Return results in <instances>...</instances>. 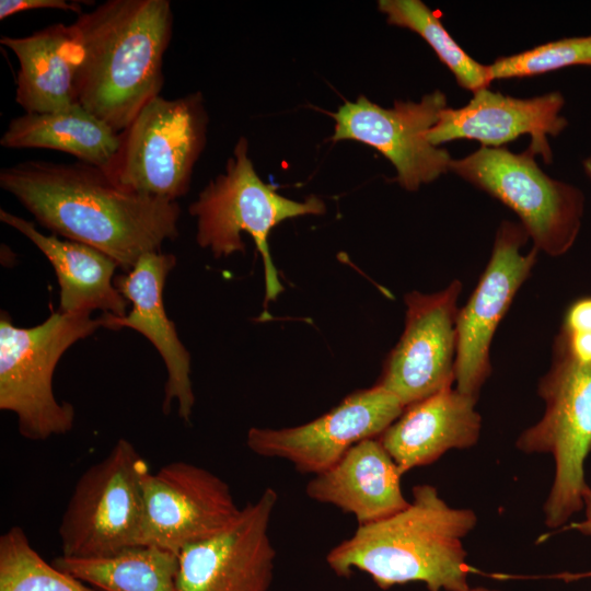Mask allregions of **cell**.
<instances>
[{
    "label": "cell",
    "mask_w": 591,
    "mask_h": 591,
    "mask_svg": "<svg viewBox=\"0 0 591 591\" xmlns=\"http://www.w3.org/2000/svg\"><path fill=\"white\" fill-rule=\"evenodd\" d=\"M404 409L395 395L375 384L351 393L306 424L281 429L253 427L246 444L259 456L287 460L298 472L316 475L355 444L382 434Z\"/></svg>",
    "instance_id": "obj_12"
},
{
    "label": "cell",
    "mask_w": 591,
    "mask_h": 591,
    "mask_svg": "<svg viewBox=\"0 0 591 591\" xmlns=\"http://www.w3.org/2000/svg\"><path fill=\"white\" fill-rule=\"evenodd\" d=\"M477 398L447 387L412 404L378 437L402 475L437 461L451 449L475 445L482 417Z\"/></svg>",
    "instance_id": "obj_18"
},
{
    "label": "cell",
    "mask_w": 591,
    "mask_h": 591,
    "mask_svg": "<svg viewBox=\"0 0 591 591\" xmlns=\"http://www.w3.org/2000/svg\"><path fill=\"white\" fill-rule=\"evenodd\" d=\"M8 149H51L107 171L120 147V134L79 103L48 113L12 118L0 138Z\"/></svg>",
    "instance_id": "obj_22"
},
{
    "label": "cell",
    "mask_w": 591,
    "mask_h": 591,
    "mask_svg": "<svg viewBox=\"0 0 591 591\" xmlns=\"http://www.w3.org/2000/svg\"><path fill=\"white\" fill-rule=\"evenodd\" d=\"M207 126L200 92L177 99L158 95L120 132V147L106 172L129 192L176 201L189 190Z\"/></svg>",
    "instance_id": "obj_6"
},
{
    "label": "cell",
    "mask_w": 591,
    "mask_h": 591,
    "mask_svg": "<svg viewBox=\"0 0 591 591\" xmlns=\"http://www.w3.org/2000/svg\"><path fill=\"white\" fill-rule=\"evenodd\" d=\"M379 10L391 25L408 28L422 37L445 65L457 84L476 93L493 82L489 65L471 57L455 42L439 18L420 0H380Z\"/></svg>",
    "instance_id": "obj_24"
},
{
    "label": "cell",
    "mask_w": 591,
    "mask_h": 591,
    "mask_svg": "<svg viewBox=\"0 0 591 591\" xmlns=\"http://www.w3.org/2000/svg\"><path fill=\"white\" fill-rule=\"evenodd\" d=\"M535 155L530 148L514 153L506 147H480L452 159L450 171L513 210L535 248L560 256L578 236L584 196L579 188L545 174Z\"/></svg>",
    "instance_id": "obj_8"
},
{
    "label": "cell",
    "mask_w": 591,
    "mask_h": 591,
    "mask_svg": "<svg viewBox=\"0 0 591 591\" xmlns=\"http://www.w3.org/2000/svg\"><path fill=\"white\" fill-rule=\"evenodd\" d=\"M0 591H96L48 564L24 530L12 526L0 536Z\"/></svg>",
    "instance_id": "obj_25"
},
{
    "label": "cell",
    "mask_w": 591,
    "mask_h": 591,
    "mask_svg": "<svg viewBox=\"0 0 591 591\" xmlns=\"http://www.w3.org/2000/svg\"><path fill=\"white\" fill-rule=\"evenodd\" d=\"M71 26L81 53L78 103L120 134L163 88L172 4L108 0Z\"/></svg>",
    "instance_id": "obj_2"
},
{
    "label": "cell",
    "mask_w": 591,
    "mask_h": 591,
    "mask_svg": "<svg viewBox=\"0 0 591 591\" xmlns=\"http://www.w3.org/2000/svg\"><path fill=\"white\" fill-rule=\"evenodd\" d=\"M538 394L545 413L524 430L515 447L530 453H551L555 478L544 505L545 523L563 525L583 507L584 461L591 451V366L554 346L553 363L541 379Z\"/></svg>",
    "instance_id": "obj_7"
},
{
    "label": "cell",
    "mask_w": 591,
    "mask_h": 591,
    "mask_svg": "<svg viewBox=\"0 0 591 591\" xmlns=\"http://www.w3.org/2000/svg\"><path fill=\"white\" fill-rule=\"evenodd\" d=\"M51 564L99 591H179L178 555L154 546L138 545L106 557L61 555Z\"/></svg>",
    "instance_id": "obj_23"
},
{
    "label": "cell",
    "mask_w": 591,
    "mask_h": 591,
    "mask_svg": "<svg viewBox=\"0 0 591 591\" xmlns=\"http://www.w3.org/2000/svg\"><path fill=\"white\" fill-rule=\"evenodd\" d=\"M555 345L576 361L591 366V328L566 329L561 327Z\"/></svg>",
    "instance_id": "obj_28"
},
{
    "label": "cell",
    "mask_w": 591,
    "mask_h": 591,
    "mask_svg": "<svg viewBox=\"0 0 591 591\" xmlns=\"http://www.w3.org/2000/svg\"><path fill=\"white\" fill-rule=\"evenodd\" d=\"M529 235L521 223L503 221L490 259L456 317L455 389L478 398L491 372L490 344L515 293L532 271L538 250L521 254Z\"/></svg>",
    "instance_id": "obj_13"
},
{
    "label": "cell",
    "mask_w": 591,
    "mask_h": 591,
    "mask_svg": "<svg viewBox=\"0 0 591 591\" xmlns=\"http://www.w3.org/2000/svg\"><path fill=\"white\" fill-rule=\"evenodd\" d=\"M241 509L229 485L210 471L172 462L142 480L139 545L178 553L227 529Z\"/></svg>",
    "instance_id": "obj_10"
},
{
    "label": "cell",
    "mask_w": 591,
    "mask_h": 591,
    "mask_svg": "<svg viewBox=\"0 0 591 591\" xmlns=\"http://www.w3.org/2000/svg\"><path fill=\"white\" fill-rule=\"evenodd\" d=\"M402 473L378 438L351 447L333 466L314 475L305 493L355 517L358 525L384 520L408 507Z\"/></svg>",
    "instance_id": "obj_19"
},
{
    "label": "cell",
    "mask_w": 591,
    "mask_h": 591,
    "mask_svg": "<svg viewBox=\"0 0 591 591\" xmlns=\"http://www.w3.org/2000/svg\"><path fill=\"white\" fill-rule=\"evenodd\" d=\"M582 499H583V507L586 508V519L581 522L572 523L570 528L576 529L577 531H579L580 533L584 535L591 536V487L588 486L587 489L583 491ZM559 577L569 581V580L578 579L582 577H591V571L587 573H579V575L566 573Z\"/></svg>",
    "instance_id": "obj_30"
},
{
    "label": "cell",
    "mask_w": 591,
    "mask_h": 591,
    "mask_svg": "<svg viewBox=\"0 0 591 591\" xmlns=\"http://www.w3.org/2000/svg\"><path fill=\"white\" fill-rule=\"evenodd\" d=\"M565 104L560 92L518 99L489 89L473 94L460 108H444L427 134L434 147L457 139H474L486 148H500L522 135L531 136L529 148L552 162L547 136L557 137L568 120L560 115Z\"/></svg>",
    "instance_id": "obj_16"
},
{
    "label": "cell",
    "mask_w": 591,
    "mask_h": 591,
    "mask_svg": "<svg viewBox=\"0 0 591 591\" xmlns=\"http://www.w3.org/2000/svg\"><path fill=\"white\" fill-rule=\"evenodd\" d=\"M277 501L268 487L222 532L184 547L179 591H269L276 558L269 524Z\"/></svg>",
    "instance_id": "obj_15"
},
{
    "label": "cell",
    "mask_w": 591,
    "mask_h": 591,
    "mask_svg": "<svg viewBox=\"0 0 591 591\" xmlns=\"http://www.w3.org/2000/svg\"><path fill=\"white\" fill-rule=\"evenodd\" d=\"M0 187L53 234L106 254L125 273L178 235L177 201L129 192L80 161L19 162L1 169Z\"/></svg>",
    "instance_id": "obj_1"
},
{
    "label": "cell",
    "mask_w": 591,
    "mask_h": 591,
    "mask_svg": "<svg viewBox=\"0 0 591 591\" xmlns=\"http://www.w3.org/2000/svg\"><path fill=\"white\" fill-rule=\"evenodd\" d=\"M100 327L102 316L91 313L56 311L36 326L19 327L1 312L0 409L15 414L22 437L46 440L72 429L76 410L55 397L54 371L66 350Z\"/></svg>",
    "instance_id": "obj_4"
},
{
    "label": "cell",
    "mask_w": 591,
    "mask_h": 591,
    "mask_svg": "<svg viewBox=\"0 0 591 591\" xmlns=\"http://www.w3.org/2000/svg\"><path fill=\"white\" fill-rule=\"evenodd\" d=\"M582 164H583L584 173L587 174V176L589 177L591 182V153L586 160H583Z\"/></svg>",
    "instance_id": "obj_31"
},
{
    "label": "cell",
    "mask_w": 591,
    "mask_h": 591,
    "mask_svg": "<svg viewBox=\"0 0 591 591\" xmlns=\"http://www.w3.org/2000/svg\"><path fill=\"white\" fill-rule=\"evenodd\" d=\"M447 107V96L439 90L419 102L395 101L392 108L360 95L332 114V140H356L373 147L395 166L397 183L406 190H417L450 171L449 152L426 138Z\"/></svg>",
    "instance_id": "obj_11"
},
{
    "label": "cell",
    "mask_w": 591,
    "mask_h": 591,
    "mask_svg": "<svg viewBox=\"0 0 591 591\" xmlns=\"http://www.w3.org/2000/svg\"><path fill=\"white\" fill-rule=\"evenodd\" d=\"M459 280L445 289L405 296L404 332L387 356L378 385L407 407L454 383Z\"/></svg>",
    "instance_id": "obj_14"
},
{
    "label": "cell",
    "mask_w": 591,
    "mask_h": 591,
    "mask_svg": "<svg viewBox=\"0 0 591 591\" xmlns=\"http://www.w3.org/2000/svg\"><path fill=\"white\" fill-rule=\"evenodd\" d=\"M470 591H496V590H489L486 588H474V589H471Z\"/></svg>",
    "instance_id": "obj_32"
},
{
    "label": "cell",
    "mask_w": 591,
    "mask_h": 591,
    "mask_svg": "<svg viewBox=\"0 0 591 591\" xmlns=\"http://www.w3.org/2000/svg\"><path fill=\"white\" fill-rule=\"evenodd\" d=\"M573 66L591 67V35L560 38L498 57L489 65V71L494 81L534 77Z\"/></svg>",
    "instance_id": "obj_26"
},
{
    "label": "cell",
    "mask_w": 591,
    "mask_h": 591,
    "mask_svg": "<svg viewBox=\"0 0 591 591\" xmlns=\"http://www.w3.org/2000/svg\"><path fill=\"white\" fill-rule=\"evenodd\" d=\"M147 462L126 439L77 480L58 529L62 555L94 558L138 546Z\"/></svg>",
    "instance_id": "obj_9"
},
{
    "label": "cell",
    "mask_w": 591,
    "mask_h": 591,
    "mask_svg": "<svg viewBox=\"0 0 591 591\" xmlns=\"http://www.w3.org/2000/svg\"><path fill=\"white\" fill-rule=\"evenodd\" d=\"M173 254L150 252L143 254L127 273L117 276L114 283L132 308L125 316L103 313V327L132 328L155 347L167 370L163 410L176 401L178 416L189 421L195 396L190 380V355L181 341L174 323L167 317L163 289L167 275L174 268Z\"/></svg>",
    "instance_id": "obj_17"
},
{
    "label": "cell",
    "mask_w": 591,
    "mask_h": 591,
    "mask_svg": "<svg viewBox=\"0 0 591 591\" xmlns=\"http://www.w3.org/2000/svg\"><path fill=\"white\" fill-rule=\"evenodd\" d=\"M61 10L73 12L80 15L82 7L79 2L67 0H1L0 1V20H4L11 15L32 11V10Z\"/></svg>",
    "instance_id": "obj_27"
},
{
    "label": "cell",
    "mask_w": 591,
    "mask_h": 591,
    "mask_svg": "<svg viewBox=\"0 0 591 591\" xmlns=\"http://www.w3.org/2000/svg\"><path fill=\"white\" fill-rule=\"evenodd\" d=\"M0 220L27 237L51 264L60 288L59 312L127 314L128 301L114 283L118 265L109 256L83 243L46 235L34 222L4 209Z\"/></svg>",
    "instance_id": "obj_21"
},
{
    "label": "cell",
    "mask_w": 591,
    "mask_h": 591,
    "mask_svg": "<svg viewBox=\"0 0 591 591\" xmlns=\"http://www.w3.org/2000/svg\"><path fill=\"white\" fill-rule=\"evenodd\" d=\"M563 328H591V297L581 298L569 305L566 311Z\"/></svg>",
    "instance_id": "obj_29"
},
{
    "label": "cell",
    "mask_w": 591,
    "mask_h": 591,
    "mask_svg": "<svg viewBox=\"0 0 591 591\" xmlns=\"http://www.w3.org/2000/svg\"><path fill=\"white\" fill-rule=\"evenodd\" d=\"M188 210L196 218L197 244L217 258L244 252L242 233L253 237L264 264L266 305L283 290L269 252L270 231L283 220L323 215L326 208L316 196L296 201L264 183L248 158L246 138L240 137L224 173L209 182Z\"/></svg>",
    "instance_id": "obj_5"
},
{
    "label": "cell",
    "mask_w": 591,
    "mask_h": 591,
    "mask_svg": "<svg viewBox=\"0 0 591 591\" xmlns=\"http://www.w3.org/2000/svg\"><path fill=\"white\" fill-rule=\"evenodd\" d=\"M471 509L450 507L431 485L413 488V501L384 520L358 525L333 547L326 563L349 578L366 572L383 590L420 581L429 591H470L464 537L476 525Z\"/></svg>",
    "instance_id": "obj_3"
},
{
    "label": "cell",
    "mask_w": 591,
    "mask_h": 591,
    "mask_svg": "<svg viewBox=\"0 0 591 591\" xmlns=\"http://www.w3.org/2000/svg\"><path fill=\"white\" fill-rule=\"evenodd\" d=\"M19 61L15 102L25 113H48L78 103L80 46L73 28L51 24L31 35L1 36Z\"/></svg>",
    "instance_id": "obj_20"
}]
</instances>
